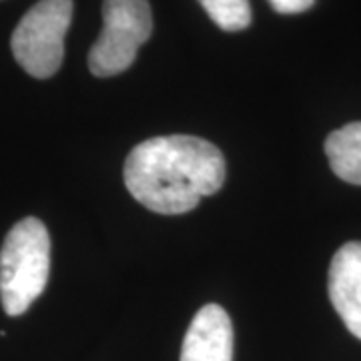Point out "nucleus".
<instances>
[{"label": "nucleus", "mask_w": 361, "mask_h": 361, "mask_svg": "<svg viewBox=\"0 0 361 361\" xmlns=\"http://www.w3.org/2000/svg\"><path fill=\"white\" fill-rule=\"evenodd\" d=\"M123 175L142 207L159 215H183L223 187L225 157L201 137H155L130 151Z\"/></svg>", "instance_id": "f257e3e1"}, {"label": "nucleus", "mask_w": 361, "mask_h": 361, "mask_svg": "<svg viewBox=\"0 0 361 361\" xmlns=\"http://www.w3.org/2000/svg\"><path fill=\"white\" fill-rule=\"evenodd\" d=\"M51 237L37 217L18 221L0 249V301L6 315H23L49 283Z\"/></svg>", "instance_id": "f03ea898"}, {"label": "nucleus", "mask_w": 361, "mask_h": 361, "mask_svg": "<svg viewBox=\"0 0 361 361\" xmlns=\"http://www.w3.org/2000/svg\"><path fill=\"white\" fill-rule=\"evenodd\" d=\"M73 20V0H39L14 28L11 49L30 77H52L65 59V37Z\"/></svg>", "instance_id": "7ed1b4c3"}, {"label": "nucleus", "mask_w": 361, "mask_h": 361, "mask_svg": "<svg viewBox=\"0 0 361 361\" xmlns=\"http://www.w3.org/2000/svg\"><path fill=\"white\" fill-rule=\"evenodd\" d=\"M153 32V13L147 0H104L103 30L89 52V71L99 78L129 68Z\"/></svg>", "instance_id": "20e7f679"}, {"label": "nucleus", "mask_w": 361, "mask_h": 361, "mask_svg": "<svg viewBox=\"0 0 361 361\" xmlns=\"http://www.w3.org/2000/svg\"><path fill=\"white\" fill-rule=\"evenodd\" d=\"M327 287L337 315L361 339V241H349L334 255Z\"/></svg>", "instance_id": "39448f33"}, {"label": "nucleus", "mask_w": 361, "mask_h": 361, "mask_svg": "<svg viewBox=\"0 0 361 361\" xmlns=\"http://www.w3.org/2000/svg\"><path fill=\"white\" fill-rule=\"evenodd\" d=\"M180 361H233V325L221 305L209 303L197 311L183 339Z\"/></svg>", "instance_id": "423d86ee"}, {"label": "nucleus", "mask_w": 361, "mask_h": 361, "mask_svg": "<svg viewBox=\"0 0 361 361\" xmlns=\"http://www.w3.org/2000/svg\"><path fill=\"white\" fill-rule=\"evenodd\" d=\"M331 171L351 185H361V123H349L325 139Z\"/></svg>", "instance_id": "0eeeda50"}, {"label": "nucleus", "mask_w": 361, "mask_h": 361, "mask_svg": "<svg viewBox=\"0 0 361 361\" xmlns=\"http://www.w3.org/2000/svg\"><path fill=\"white\" fill-rule=\"evenodd\" d=\"M211 20L227 32H239L251 25L249 0H199Z\"/></svg>", "instance_id": "6e6552de"}, {"label": "nucleus", "mask_w": 361, "mask_h": 361, "mask_svg": "<svg viewBox=\"0 0 361 361\" xmlns=\"http://www.w3.org/2000/svg\"><path fill=\"white\" fill-rule=\"evenodd\" d=\"M279 14H299L310 11L315 0H269Z\"/></svg>", "instance_id": "1a4fd4ad"}]
</instances>
